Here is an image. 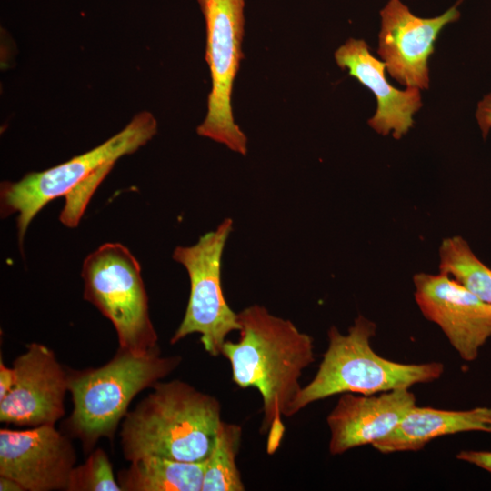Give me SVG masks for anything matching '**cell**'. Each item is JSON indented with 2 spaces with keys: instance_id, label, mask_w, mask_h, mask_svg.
<instances>
[{
  "instance_id": "23",
  "label": "cell",
  "mask_w": 491,
  "mask_h": 491,
  "mask_svg": "<svg viewBox=\"0 0 491 491\" xmlns=\"http://www.w3.org/2000/svg\"><path fill=\"white\" fill-rule=\"evenodd\" d=\"M0 490L1 491H25L23 486L15 480L0 476Z\"/></svg>"
},
{
  "instance_id": "9",
  "label": "cell",
  "mask_w": 491,
  "mask_h": 491,
  "mask_svg": "<svg viewBox=\"0 0 491 491\" xmlns=\"http://www.w3.org/2000/svg\"><path fill=\"white\" fill-rule=\"evenodd\" d=\"M413 282L423 316L440 327L463 360H476L491 337V306L441 272L416 274Z\"/></svg>"
},
{
  "instance_id": "13",
  "label": "cell",
  "mask_w": 491,
  "mask_h": 491,
  "mask_svg": "<svg viewBox=\"0 0 491 491\" xmlns=\"http://www.w3.org/2000/svg\"><path fill=\"white\" fill-rule=\"evenodd\" d=\"M416 405L415 395L406 388L374 395L341 394L326 418L330 454L340 455L386 437Z\"/></svg>"
},
{
  "instance_id": "18",
  "label": "cell",
  "mask_w": 491,
  "mask_h": 491,
  "mask_svg": "<svg viewBox=\"0 0 491 491\" xmlns=\"http://www.w3.org/2000/svg\"><path fill=\"white\" fill-rule=\"evenodd\" d=\"M439 260V272L448 275L491 306V268L475 255L463 237L444 239Z\"/></svg>"
},
{
  "instance_id": "7",
  "label": "cell",
  "mask_w": 491,
  "mask_h": 491,
  "mask_svg": "<svg viewBox=\"0 0 491 491\" xmlns=\"http://www.w3.org/2000/svg\"><path fill=\"white\" fill-rule=\"evenodd\" d=\"M233 220L225 218L215 230L192 246H178L173 259L186 270L190 294L185 316L170 339L174 345L191 334H199L211 356L222 354L226 336L240 330L238 313L227 304L221 282L222 256Z\"/></svg>"
},
{
  "instance_id": "17",
  "label": "cell",
  "mask_w": 491,
  "mask_h": 491,
  "mask_svg": "<svg viewBox=\"0 0 491 491\" xmlns=\"http://www.w3.org/2000/svg\"><path fill=\"white\" fill-rule=\"evenodd\" d=\"M239 425L221 421L212 450L205 460L202 491H244L236 456L241 443Z\"/></svg>"
},
{
  "instance_id": "5",
  "label": "cell",
  "mask_w": 491,
  "mask_h": 491,
  "mask_svg": "<svg viewBox=\"0 0 491 491\" xmlns=\"http://www.w3.org/2000/svg\"><path fill=\"white\" fill-rule=\"evenodd\" d=\"M156 133L155 116L150 112H140L120 132L95 148L46 170L30 172L16 182H2L1 216L16 214L21 250L30 223L46 204L66 196L95 176H106L118 159L137 151Z\"/></svg>"
},
{
  "instance_id": "4",
  "label": "cell",
  "mask_w": 491,
  "mask_h": 491,
  "mask_svg": "<svg viewBox=\"0 0 491 491\" xmlns=\"http://www.w3.org/2000/svg\"><path fill=\"white\" fill-rule=\"evenodd\" d=\"M376 332V323L362 315L357 316L346 334L332 326L318 369L313 379L302 386L290 407L289 416L335 395H374L409 389L416 384L435 381L444 373L440 362L404 364L379 356L371 346Z\"/></svg>"
},
{
  "instance_id": "15",
  "label": "cell",
  "mask_w": 491,
  "mask_h": 491,
  "mask_svg": "<svg viewBox=\"0 0 491 491\" xmlns=\"http://www.w3.org/2000/svg\"><path fill=\"white\" fill-rule=\"evenodd\" d=\"M472 431L491 434V407L444 410L416 405L392 433L372 446L383 454L418 451L435 438Z\"/></svg>"
},
{
  "instance_id": "22",
  "label": "cell",
  "mask_w": 491,
  "mask_h": 491,
  "mask_svg": "<svg viewBox=\"0 0 491 491\" xmlns=\"http://www.w3.org/2000/svg\"><path fill=\"white\" fill-rule=\"evenodd\" d=\"M15 381V373L12 367L6 366L1 358L0 362V400L5 398L12 389Z\"/></svg>"
},
{
  "instance_id": "12",
  "label": "cell",
  "mask_w": 491,
  "mask_h": 491,
  "mask_svg": "<svg viewBox=\"0 0 491 491\" xmlns=\"http://www.w3.org/2000/svg\"><path fill=\"white\" fill-rule=\"evenodd\" d=\"M457 5L439 16L421 18L400 0H389L380 12L377 52L394 79L406 87H429V57L441 30L459 18Z\"/></svg>"
},
{
  "instance_id": "20",
  "label": "cell",
  "mask_w": 491,
  "mask_h": 491,
  "mask_svg": "<svg viewBox=\"0 0 491 491\" xmlns=\"http://www.w3.org/2000/svg\"><path fill=\"white\" fill-rule=\"evenodd\" d=\"M456 458L491 473V451L462 450Z\"/></svg>"
},
{
  "instance_id": "6",
  "label": "cell",
  "mask_w": 491,
  "mask_h": 491,
  "mask_svg": "<svg viewBox=\"0 0 491 491\" xmlns=\"http://www.w3.org/2000/svg\"><path fill=\"white\" fill-rule=\"evenodd\" d=\"M81 276L84 299L111 321L120 348L145 354L158 347L141 267L127 247L103 244L85 258Z\"/></svg>"
},
{
  "instance_id": "1",
  "label": "cell",
  "mask_w": 491,
  "mask_h": 491,
  "mask_svg": "<svg viewBox=\"0 0 491 491\" xmlns=\"http://www.w3.org/2000/svg\"><path fill=\"white\" fill-rule=\"evenodd\" d=\"M240 336L222 348L230 363L232 379L241 388H256L263 401L261 430L267 434V452L279 446L285 426L282 416L302 386L299 379L314 360L313 338L288 319L252 305L238 313Z\"/></svg>"
},
{
  "instance_id": "14",
  "label": "cell",
  "mask_w": 491,
  "mask_h": 491,
  "mask_svg": "<svg viewBox=\"0 0 491 491\" xmlns=\"http://www.w3.org/2000/svg\"><path fill=\"white\" fill-rule=\"evenodd\" d=\"M335 59L341 69H347L349 75L370 89L377 102L375 115L369 125L378 134L400 139L413 126V115L422 106L420 89L395 88L386 79V64L377 60L364 40L348 39L335 53Z\"/></svg>"
},
{
  "instance_id": "19",
  "label": "cell",
  "mask_w": 491,
  "mask_h": 491,
  "mask_svg": "<svg viewBox=\"0 0 491 491\" xmlns=\"http://www.w3.org/2000/svg\"><path fill=\"white\" fill-rule=\"evenodd\" d=\"M66 491H122L104 449L91 451L84 464L74 466Z\"/></svg>"
},
{
  "instance_id": "8",
  "label": "cell",
  "mask_w": 491,
  "mask_h": 491,
  "mask_svg": "<svg viewBox=\"0 0 491 491\" xmlns=\"http://www.w3.org/2000/svg\"><path fill=\"white\" fill-rule=\"evenodd\" d=\"M206 26L205 60L212 89L207 113L197 134L225 145L242 155L247 153V139L235 123L231 95L233 82L243 58L245 0H197Z\"/></svg>"
},
{
  "instance_id": "16",
  "label": "cell",
  "mask_w": 491,
  "mask_h": 491,
  "mask_svg": "<svg viewBox=\"0 0 491 491\" xmlns=\"http://www.w3.org/2000/svg\"><path fill=\"white\" fill-rule=\"evenodd\" d=\"M205 461L145 456L118 472L122 491H202Z\"/></svg>"
},
{
  "instance_id": "21",
  "label": "cell",
  "mask_w": 491,
  "mask_h": 491,
  "mask_svg": "<svg viewBox=\"0 0 491 491\" xmlns=\"http://www.w3.org/2000/svg\"><path fill=\"white\" fill-rule=\"evenodd\" d=\"M476 116L485 138L491 129V93L478 103Z\"/></svg>"
},
{
  "instance_id": "2",
  "label": "cell",
  "mask_w": 491,
  "mask_h": 491,
  "mask_svg": "<svg viewBox=\"0 0 491 491\" xmlns=\"http://www.w3.org/2000/svg\"><path fill=\"white\" fill-rule=\"evenodd\" d=\"M151 388L121 423L125 459L205 461L222 421L217 398L178 379L158 381Z\"/></svg>"
},
{
  "instance_id": "3",
  "label": "cell",
  "mask_w": 491,
  "mask_h": 491,
  "mask_svg": "<svg viewBox=\"0 0 491 491\" xmlns=\"http://www.w3.org/2000/svg\"><path fill=\"white\" fill-rule=\"evenodd\" d=\"M181 361L177 355L162 356L159 347L145 354L119 347L97 368L68 370L73 410L65 422L67 436L80 440L85 453L101 438L113 440L135 396L170 375Z\"/></svg>"
},
{
  "instance_id": "10",
  "label": "cell",
  "mask_w": 491,
  "mask_h": 491,
  "mask_svg": "<svg viewBox=\"0 0 491 491\" xmlns=\"http://www.w3.org/2000/svg\"><path fill=\"white\" fill-rule=\"evenodd\" d=\"M13 368L15 381L0 400V421L32 427L55 425L65 413L68 370L52 349L36 342L26 345Z\"/></svg>"
},
{
  "instance_id": "11",
  "label": "cell",
  "mask_w": 491,
  "mask_h": 491,
  "mask_svg": "<svg viewBox=\"0 0 491 491\" xmlns=\"http://www.w3.org/2000/svg\"><path fill=\"white\" fill-rule=\"evenodd\" d=\"M76 453L70 436L55 425L0 430V476L25 491L66 490Z\"/></svg>"
}]
</instances>
